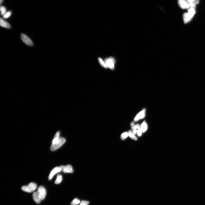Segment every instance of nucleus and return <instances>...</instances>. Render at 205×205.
Here are the masks:
<instances>
[{"label":"nucleus","mask_w":205,"mask_h":205,"mask_svg":"<svg viewBox=\"0 0 205 205\" xmlns=\"http://www.w3.org/2000/svg\"><path fill=\"white\" fill-rule=\"evenodd\" d=\"M66 139L63 137H59L54 138L52 141L51 147V151H56L63 145L66 142Z\"/></svg>","instance_id":"1"},{"label":"nucleus","mask_w":205,"mask_h":205,"mask_svg":"<svg viewBox=\"0 0 205 205\" xmlns=\"http://www.w3.org/2000/svg\"><path fill=\"white\" fill-rule=\"evenodd\" d=\"M37 187V185L34 183L31 182L28 185L22 187L21 189L27 193H32L36 189Z\"/></svg>","instance_id":"2"},{"label":"nucleus","mask_w":205,"mask_h":205,"mask_svg":"<svg viewBox=\"0 0 205 205\" xmlns=\"http://www.w3.org/2000/svg\"><path fill=\"white\" fill-rule=\"evenodd\" d=\"M36 192L37 196L41 201L44 199L47 194L46 190L44 187L42 186H40Z\"/></svg>","instance_id":"3"},{"label":"nucleus","mask_w":205,"mask_h":205,"mask_svg":"<svg viewBox=\"0 0 205 205\" xmlns=\"http://www.w3.org/2000/svg\"><path fill=\"white\" fill-rule=\"evenodd\" d=\"M104 61L107 68H109L111 69H114L115 61L114 58L112 57H110L106 58Z\"/></svg>","instance_id":"4"},{"label":"nucleus","mask_w":205,"mask_h":205,"mask_svg":"<svg viewBox=\"0 0 205 205\" xmlns=\"http://www.w3.org/2000/svg\"><path fill=\"white\" fill-rule=\"evenodd\" d=\"M21 38L23 42L26 44L30 46H32L33 45L34 43L32 40L25 34H22L21 35Z\"/></svg>","instance_id":"5"},{"label":"nucleus","mask_w":205,"mask_h":205,"mask_svg":"<svg viewBox=\"0 0 205 205\" xmlns=\"http://www.w3.org/2000/svg\"><path fill=\"white\" fill-rule=\"evenodd\" d=\"M62 171L61 168L60 167H56L53 169L51 171L49 175L48 179L49 180H51L53 178L55 175L56 174Z\"/></svg>","instance_id":"6"},{"label":"nucleus","mask_w":205,"mask_h":205,"mask_svg":"<svg viewBox=\"0 0 205 205\" xmlns=\"http://www.w3.org/2000/svg\"><path fill=\"white\" fill-rule=\"evenodd\" d=\"M178 4L182 9H188L189 8V3L188 0H179L178 1Z\"/></svg>","instance_id":"7"},{"label":"nucleus","mask_w":205,"mask_h":205,"mask_svg":"<svg viewBox=\"0 0 205 205\" xmlns=\"http://www.w3.org/2000/svg\"><path fill=\"white\" fill-rule=\"evenodd\" d=\"M61 167L62 171L65 173H72L73 172V169L72 166L70 165L66 166H61Z\"/></svg>","instance_id":"8"},{"label":"nucleus","mask_w":205,"mask_h":205,"mask_svg":"<svg viewBox=\"0 0 205 205\" xmlns=\"http://www.w3.org/2000/svg\"><path fill=\"white\" fill-rule=\"evenodd\" d=\"M194 15L189 12L185 13L183 15V18L185 23H187L191 21Z\"/></svg>","instance_id":"9"},{"label":"nucleus","mask_w":205,"mask_h":205,"mask_svg":"<svg viewBox=\"0 0 205 205\" xmlns=\"http://www.w3.org/2000/svg\"><path fill=\"white\" fill-rule=\"evenodd\" d=\"M146 110L144 109L137 114L134 119L135 121H137L144 118L145 115Z\"/></svg>","instance_id":"10"},{"label":"nucleus","mask_w":205,"mask_h":205,"mask_svg":"<svg viewBox=\"0 0 205 205\" xmlns=\"http://www.w3.org/2000/svg\"><path fill=\"white\" fill-rule=\"evenodd\" d=\"M0 25L1 26L3 27V28L7 29H10L11 28V26L6 21L4 20L1 18H0Z\"/></svg>","instance_id":"11"},{"label":"nucleus","mask_w":205,"mask_h":205,"mask_svg":"<svg viewBox=\"0 0 205 205\" xmlns=\"http://www.w3.org/2000/svg\"><path fill=\"white\" fill-rule=\"evenodd\" d=\"M33 197L34 201L37 204H39L41 203V201L40 200V199L37 196L36 192H34L33 194Z\"/></svg>","instance_id":"12"},{"label":"nucleus","mask_w":205,"mask_h":205,"mask_svg":"<svg viewBox=\"0 0 205 205\" xmlns=\"http://www.w3.org/2000/svg\"><path fill=\"white\" fill-rule=\"evenodd\" d=\"M141 128L142 132H145L147 130V125L145 121H144L142 122L141 125Z\"/></svg>","instance_id":"13"},{"label":"nucleus","mask_w":205,"mask_h":205,"mask_svg":"<svg viewBox=\"0 0 205 205\" xmlns=\"http://www.w3.org/2000/svg\"><path fill=\"white\" fill-rule=\"evenodd\" d=\"M63 180V176L61 175L58 174L55 183L56 184H59L62 182Z\"/></svg>","instance_id":"14"},{"label":"nucleus","mask_w":205,"mask_h":205,"mask_svg":"<svg viewBox=\"0 0 205 205\" xmlns=\"http://www.w3.org/2000/svg\"><path fill=\"white\" fill-rule=\"evenodd\" d=\"M128 134H129V136L131 138L135 140H137V138L135 136V135L133 134L132 131L130 130L128 132Z\"/></svg>","instance_id":"15"},{"label":"nucleus","mask_w":205,"mask_h":205,"mask_svg":"<svg viewBox=\"0 0 205 205\" xmlns=\"http://www.w3.org/2000/svg\"><path fill=\"white\" fill-rule=\"evenodd\" d=\"M98 61L100 64L102 66V67L106 68H108L106 65L105 61H103L101 58H98Z\"/></svg>","instance_id":"16"},{"label":"nucleus","mask_w":205,"mask_h":205,"mask_svg":"<svg viewBox=\"0 0 205 205\" xmlns=\"http://www.w3.org/2000/svg\"><path fill=\"white\" fill-rule=\"evenodd\" d=\"M80 201L79 199L77 198H75L71 203L72 205H77L80 204Z\"/></svg>","instance_id":"17"},{"label":"nucleus","mask_w":205,"mask_h":205,"mask_svg":"<svg viewBox=\"0 0 205 205\" xmlns=\"http://www.w3.org/2000/svg\"><path fill=\"white\" fill-rule=\"evenodd\" d=\"M1 14L2 16H3L6 12V9L4 6H1L0 8Z\"/></svg>","instance_id":"18"},{"label":"nucleus","mask_w":205,"mask_h":205,"mask_svg":"<svg viewBox=\"0 0 205 205\" xmlns=\"http://www.w3.org/2000/svg\"><path fill=\"white\" fill-rule=\"evenodd\" d=\"M12 13L11 11H8L6 12L4 15L3 16V17L4 19H8L12 15Z\"/></svg>","instance_id":"19"},{"label":"nucleus","mask_w":205,"mask_h":205,"mask_svg":"<svg viewBox=\"0 0 205 205\" xmlns=\"http://www.w3.org/2000/svg\"><path fill=\"white\" fill-rule=\"evenodd\" d=\"M129 136L128 133L127 132H124L122 133L121 135V138L122 140H125L127 137Z\"/></svg>","instance_id":"20"},{"label":"nucleus","mask_w":205,"mask_h":205,"mask_svg":"<svg viewBox=\"0 0 205 205\" xmlns=\"http://www.w3.org/2000/svg\"><path fill=\"white\" fill-rule=\"evenodd\" d=\"M142 131L141 129V126L140 127H139L138 129L137 130V134L138 136L139 137H140L142 135Z\"/></svg>","instance_id":"21"},{"label":"nucleus","mask_w":205,"mask_h":205,"mask_svg":"<svg viewBox=\"0 0 205 205\" xmlns=\"http://www.w3.org/2000/svg\"><path fill=\"white\" fill-rule=\"evenodd\" d=\"M89 204V201L83 200L80 202L79 205H87Z\"/></svg>","instance_id":"22"},{"label":"nucleus","mask_w":205,"mask_h":205,"mask_svg":"<svg viewBox=\"0 0 205 205\" xmlns=\"http://www.w3.org/2000/svg\"><path fill=\"white\" fill-rule=\"evenodd\" d=\"M140 126L139 124H137L136 125H134L132 127V129L133 130L138 129L139 127H140Z\"/></svg>","instance_id":"23"},{"label":"nucleus","mask_w":205,"mask_h":205,"mask_svg":"<svg viewBox=\"0 0 205 205\" xmlns=\"http://www.w3.org/2000/svg\"><path fill=\"white\" fill-rule=\"evenodd\" d=\"M60 133L59 131H58L56 134L54 136V138H57V137H60Z\"/></svg>","instance_id":"24"},{"label":"nucleus","mask_w":205,"mask_h":205,"mask_svg":"<svg viewBox=\"0 0 205 205\" xmlns=\"http://www.w3.org/2000/svg\"><path fill=\"white\" fill-rule=\"evenodd\" d=\"M132 132L133 134L135 135L136 134V133H137V129L133 130V131H132Z\"/></svg>","instance_id":"25"},{"label":"nucleus","mask_w":205,"mask_h":205,"mask_svg":"<svg viewBox=\"0 0 205 205\" xmlns=\"http://www.w3.org/2000/svg\"><path fill=\"white\" fill-rule=\"evenodd\" d=\"M134 122H132L131 123V126H133L134 125Z\"/></svg>","instance_id":"26"},{"label":"nucleus","mask_w":205,"mask_h":205,"mask_svg":"<svg viewBox=\"0 0 205 205\" xmlns=\"http://www.w3.org/2000/svg\"><path fill=\"white\" fill-rule=\"evenodd\" d=\"M3 0H0V4L1 5V4L3 2Z\"/></svg>","instance_id":"27"}]
</instances>
